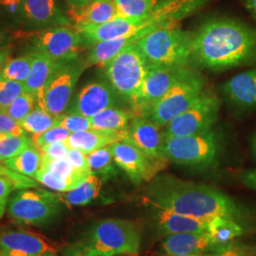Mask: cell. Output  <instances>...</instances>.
I'll list each match as a JSON object with an SVG mask.
<instances>
[{
  "mask_svg": "<svg viewBox=\"0 0 256 256\" xmlns=\"http://www.w3.org/2000/svg\"><path fill=\"white\" fill-rule=\"evenodd\" d=\"M146 198L153 207L203 220L216 216L247 226L252 218L246 206L220 189L183 180L172 174H160L146 187Z\"/></svg>",
  "mask_w": 256,
  "mask_h": 256,
  "instance_id": "6da1fadb",
  "label": "cell"
},
{
  "mask_svg": "<svg viewBox=\"0 0 256 256\" xmlns=\"http://www.w3.org/2000/svg\"><path fill=\"white\" fill-rule=\"evenodd\" d=\"M192 60L212 70L256 63V28L232 18L207 21L194 34Z\"/></svg>",
  "mask_w": 256,
  "mask_h": 256,
  "instance_id": "7a4b0ae2",
  "label": "cell"
},
{
  "mask_svg": "<svg viewBox=\"0 0 256 256\" xmlns=\"http://www.w3.org/2000/svg\"><path fill=\"white\" fill-rule=\"evenodd\" d=\"M140 248V234L133 221L108 218L92 226L80 250L90 256H136Z\"/></svg>",
  "mask_w": 256,
  "mask_h": 256,
  "instance_id": "3957f363",
  "label": "cell"
},
{
  "mask_svg": "<svg viewBox=\"0 0 256 256\" xmlns=\"http://www.w3.org/2000/svg\"><path fill=\"white\" fill-rule=\"evenodd\" d=\"M192 32L173 26L151 32L135 43L148 64L187 66L192 60Z\"/></svg>",
  "mask_w": 256,
  "mask_h": 256,
  "instance_id": "277c9868",
  "label": "cell"
},
{
  "mask_svg": "<svg viewBox=\"0 0 256 256\" xmlns=\"http://www.w3.org/2000/svg\"><path fill=\"white\" fill-rule=\"evenodd\" d=\"M59 194L42 189H21L10 196L7 210L18 224L45 226L57 220L62 212Z\"/></svg>",
  "mask_w": 256,
  "mask_h": 256,
  "instance_id": "5b68a950",
  "label": "cell"
},
{
  "mask_svg": "<svg viewBox=\"0 0 256 256\" xmlns=\"http://www.w3.org/2000/svg\"><path fill=\"white\" fill-rule=\"evenodd\" d=\"M86 68V61L79 55L56 61L38 106L54 116L64 114L74 95L76 84Z\"/></svg>",
  "mask_w": 256,
  "mask_h": 256,
  "instance_id": "8992f818",
  "label": "cell"
},
{
  "mask_svg": "<svg viewBox=\"0 0 256 256\" xmlns=\"http://www.w3.org/2000/svg\"><path fill=\"white\" fill-rule=\"evenodd\" d=\"M147 68L146 57L134 42L124 46L104 70L114 90L132 104L142 84Z\"/></svg>",
  "mask_w": 256,
  "mask_h": 256,
  "instance_id": "52a82bcc",
  "label": "cell"
},
{
  "mask_svg": "<svg viewBox=\"0 0 256 256\" xmlns=\"http://www.w3.org/2000/svg\"><path fill=\"white\" fill-rule=\"evenodd\" d=\"M220 149V138L212 129L202 134L164 137L165 158L176 164L207 167L216 160Z\"/></svg>",
  "mask_w": 256,
  "mask_h": 256,
  "instance_id": "ba28073f",
  "label": "cell"
},
{
  "mask_svg": "<svg viewBox=\"0 0 256 256\" xmlns=\"http://www.w3.org/2000/svg\"><path fill=\"white\" fill-rule=\"evenodd\" d=\"M204 79L192 72L174 86L144 116L160 128L191 108L205 92Z\"/></svg>",
  "mask_w": 256,
  "mask_h": 256,
  "instance_id": "9c48e42d",
  "label": "cell"
},
{
  "mask_svg": "<svg viewBox=\"0 0 256 256\" xmlns=\"http://www.w3.org/2000/svg\"><path fill=\"white\" fill-rule=\"evenodd\" d=\"M192 72L187 66L148 64L142 84L131 104L136 115L144 116L174 86Z\"/></svg>",
  "mask_w": 256,
  "mask_h": 256,
  "instance_id": "30bf717a",
  "label": "cell"
},
{
  "mask_svg": "<svg viewBox=\"0 0 256 256\" xmlns=\"http://www.w3.org/2000/svg\"><path fill=\"white\" fill-rule=\"evenodd\" d=\"M220 101L212 93L204 92L202 97L180 116L167 124L164 137L202 134L209 131L218 118Z\"/></svg>",
  "mask_w": 256,
  "mask_h": 256,
  "instance_id": "8fae6325",
  "label": "cell"
},
{
  "mask_svg": "<svg viewBox=\"0 0 256 256\" xmlns=\"http://www.w3.org/2000/svg\"><path fill=\"white\" fill-rule=\"evenodd\" d=\"M32 50L48 55L56 61L79 55L84 46L80 32L74 26H57L30 30Z\"/></svg>",
  "mask_w": 256,
  "mask_h": 256,
  "instance_id": "7c38bea8",
  "label": "cell"
},
{
  "mask_svg": "<svg viewBox=\"0 0 256 256\" xmlns=\"http://www.w3.org/2000/svg\"><path fill=\"white\" fill-rule=\"evenodd\" d=\"M110 146L115 164L136 186L151 182L166 162L147 156L124 140L113 142Z\"/></svg>",
  "mask_w": 256,
  "mask_h": 256,
  "instance_id": "4fadbf2b",
  "label": "cell"
},
{
  "mask_svg": "<svg viewBox=\"0 0 256 256\" xmlns=\"http://www.w3.org/2000/svg\"><path fill=\"white\" fill-rule=\"evenodd\" d=\"M90 174L75 169L66 158L52 160L42 156L41 167L34 180L50 189L66 192L80 186Z\"/></svg>",
  "mask_w": 256,
  "mask_h": 256,
  "instance_id": "5bb4252c",
  "label": "cell"
},
{
  "mask_svg": "<svg viewBox=\"0 0 256 256\" xmlns=\"http://www.w3.org/2000/svg\"><path fill=\"white\" fill-rule=\"evenodd\" d=\"M21 25L30 30L57 26H72L57 0H23Z\"/></svg>",
  "mask_w": 256,
  "mask_h": 256,
  "instance_id": "9a60e30c",
  "label": "cell"
},
{
  "mask_svg": "<svg viewBox=\"0 0 256 256\" xmlns=\"http://www.w3.org/2000/svg\"><path fill=\"white\" fill-rule=\"evenodd\" d=\"M124 140L133 144L147 156L165 160L164 137L160 126L142 115L131 120Z\"/></svg>",
  "mask_w": 256,
  "mask_h": 256,
  "instance_id": "2e32d148",
  "label": "cell"
},
{
  "mask_svg": "<svg viewBox=\"0 0 256 256\" xmlns=\"http://www.w3.org/2000/svg\"><path fill=\"white\" fill-rule=\"evenodd\" d=\"M117 95L110 84L90 82L78 92L68 112L92 118L102 110L116 106Z\"/></svg>",
  "mask_w": 256,
  "mask_h": 256,
  "instance_id": "e0dca14e",
  "label": "cell"
},
{
  "mask_svg": "<svg viewBox=\"0 0 256 256\" xmlns=\"http://www.w3.org/2000/svg\"><path fill=\"white\" fill-rule=\"evenodd\" d=\"M221 90L234 110L239 112L256 110V68L232 76Z\"/></svg>",
  "mask_w": 256,
  "mask_h": 256,
  "instance_id": "ac0fdd59",
  "label": "cell"
},
{
  "mask_svg": "<svg viewBox=\"0 0 256 256\" xmlns=\"http://www.w3.org/2000/svg\"><path fill=\"white\" fill-rule=\"evenodd\" d=\"M221 247L210 232H183L166 236L162 248L166 256L214 252Z\"/></svg>",
  "mask_w": 256,
  "mask_h": 256,
  "instance_id": "d6986e66",
  "label": "cell"
},
{
  "mask_svg": "<svg viewBox=\"0 0 256 256\" xmlns=\"http://www.w3.org/2000/svg\"><path fill=\"white\" fill-rule=\"evenodd\" d=\"M50 245L44 239L26 230H10L0 234V250L3 256H39Z\"/></svg>",
  "mask_w": 256,
  "mask_h": 256,
  "instance_id": "ffe728a7",
  "label": "cell"
},
{
  "mask_svg": "<svg viewBox=\"0 0 256 256\" xmlns=\"http://www.w3.org/2000/svg\"><path fill=\"white\" fill-rule=\"evenodd\" d=\"M155 208L156 224L165 236L183 232H209L210 220L183 216L170 210Z\"/></svg>",
  "mask_w": 256,
  "mask_h": 256,
  "instance_id": "44dd1931",
  "label": "cell"
},
{
  "mask_svg": "<svg viewBox=\"0 0 256 256\" xmlns=\"http://www.w3.org/2000/svg\"><path fill=\"white\" fill-rule=\"evenodd\" d=\"M74 27L100 25L119 18L114 0H93L86 5L66 12Z\"/></svg>",
  "mask_w": 256,
  "mask_h": 256,
  "instance_id": "7402d4cb",
  "label": "cell"
},
{
  "mask_svg": "<svg viewBox=\"0 0 256 256\" xmlns=\"http://www.w3.org/2000/svg\"><path fill=\"white\" fill-rule=\"evenodd\" d=\"M126 132H110L96 129H90L81 132L72 133L64 142L70 148L77 149L88 155L92 152L108 146L111 144L122 140L126 138Z\"/></svg>",
  "mask_w": 256,
  "mask_h": 256,
  "instance_id": "603a6c76",
  "label": "cell"
},
{
  "mask_svg": "<svg viewBox=\"0 0 256 256\" xmlns=\"http://www.w3.org/2000/svg\"><path fill=\"white\" fill-rule=\"evenodd\" d=\"M34 56L30 72L28 76L27 80L24 82L25 90L36 98L37 106H40L44 88L52 72L56 60L48 55L30 52Z\"/></svg>",
  "mask_w": 256,
  "mask_h": 256,
  "instance_id": "cb8c5ba5",
  "label": "cell"
},
{
  "mask_svg": "<svg viewBox=\"0 0 256 256\" xmlns=\"http://www.w3.org/2000/svg\"><path fill=\"white\" fill-rule=\"evenodd\" d=\"M137 37H120L117 39L102 41L90 46L88 54L86 58V66H98L104 68L122 50L124 46L137 42Z\"/></svg>",
  "mask_w": 256,
  "mask_h": 256,
  "instance_id": "d4e9b609",
  "label": "cell"
},
{
  "mask_svg": "<svg viewBox=\"0 0 256 256\" xmlns=\"http://www.w3.org/2000/svg\"><path fill=\"white\" fill-rule=\"evenodd\" d=\"M135 115L132 112L120 110L116 106L110 108L90 118L92 128L102 131L126 132Z\"/></svg>",
  "mask_w": 256,
  "mask_h": 256,
  "instance_id": "484cf974",
  "label": "cell"
},
{
  "mask_svg": "<svg viewBox=\"0 0 256 256\" xmlns=\"http://www.w3.org/2000/svg\"><path fill=\"white\" fill-rule=\"evenodd\" d=\"M1 164L14 172L34 178L41 167L42 155L38 147L34 144L19 153L18 155L3 160Z\"/></svg>",
  "mask_w": 256,
  "mask_h": 256,
  "instance_id": "4316f807",
  "label": "cell"
},
{
  "mask_svg": "<svg viewBox=\"0 0 256 256\" xmlns=\"http://www.w3.org/2000/svg\"><path fill=\"white\" fill-rule=\"evenodd\" d=\"M102 182L96 174H92L84 182L63 194H59L61 200L72 206H84L95 200L101 192Z\"/></svg>",
  "mask_w": 256,
  "mask_h": 256,
  "instance_id": "83f0119b",
  "label": "cell"
},
{
  "mask_svg": "<svg viewBox=\"0 0 256 256\" xmlns=\"http://www.w3.org/2000/svg\"><path fill=\"white\" fill-rule=\"evenodd\" d=\"M209 232L220 246H222L244 236L246 226L234 220L216 216L210 220Z\"/></svg>",
  "mask_w": 256,
  "mask_h": 256,
  "instance_id": "f1b7e54d",
  "label": "cell"
},
{
  "mask_svg": "<svg viewBox=\"0 0 256 256\" xmlns=\"http://www.w3.org/2000/svg\"><path fill=\"white\" fill-rule=\"evenodd\" d=\"M88 158L92 174L100 178L102 182L108 180L118 174L117 164L114 162L110 146L88 154Z\"/></svg>",
  "mask_w": 256,
  "mask_h": 256,
  "instance_id": "f546056e",
  "label": "cell"
},
{
  "mask_svg": "<svg viewBox=\"0 0 256 256\" xmlns=\"http://www.w3.org/2000/svg\"><path fill=\"white\" fill-rule=\"evenodd\" d=\"M59 116H54L46 110L36 106L30 114L19 122V124L32 137H36L48 129L54 128L58 122Z\"/></svg>",
  "mask_w": 256,
  "mask_h": 256,
  "instance_id": "4dcf8cb0",
  "label": "cell"
},
{
  "mask_svg": "<svg viewBox=\"0 0 256 256\" xmlns=\"http://www.w3.org/2000/svg\"><path fill=\"white\" fill-rule=\"evenodd\" d=\"M34 56L30 52L28 54L10 59L0 72V78L16 82H25L30 72Z\"/></svg>",
  "mask_w": 256,
  "mask_h": 256,
  "instance_id": "1f68e13d",
  "label": "cell"
},
{
  "mask_svg": "<svg viewBox=\"0 0 256 256\" xmlns=\"http://www.w3.org/2000/svg\"><path fill=\"white\" fill-rule=\"evenodd\" d=\"M122 18H138L147 16L158 0H114Z\"/></svg>",
  "mask_w": 256,
  "mask_h": 256,
  "instance_id": "d6a6232c",
  "label": "cell"
},
{
  "mask_svg": "<svg viewBox=\"0 0 256 256\" xmlns=\"http://www.w3.org/2000/svg\"><path fill=\"white\" fill-rule=\"evenodd\" d=\"M32 144L34 142L27 135L14 136L0 133V162L18 155Z\"/></svg>",
  "mask_w": 256,
  "mask_h": 256,
  "instance_id": "836d02e7",
  "label": "cell"
},
{
  "mask_svg": "<svg viewBox=\"0 0 256 256\" xmlns=\"http://www.w3.org/2000/svg\"><path fill=\"white\" fill-rule=\"evenodd\" d=\"M37 106L36 98L34 95L24 92L12 102L6 110H1L9 114L10 117L20 122L30 114Z\"/></svg>",
  "mask_w": 256,
  "mask_h": 256,
  "instance_id": "e575fe53",
  "label": "cell"
},
{
  "mask_svg": "<svg viewBox=\"0 0 256 256\" xmlns=\"http://www.w3.org/2000/svg\"><path fill=\"white\" fill-rule=\"evenodd\" d=\"M25 90L24 82L0 78V110H6Z\"/></svg>",
  "mask_w": 256,
  "mask_h": 256,
  "instance_id": "d590c367",
  "label": "cell"
},
{
  "mask_svg": "<svg viewBox=\"0 0 256 256\" xmlns=\"http://www.w3.org/2000/svg\"><path fill=\"white\" fill-rule=\"evenodd\" d=\"M56 126H61L68 130L70 133H76L93 129L90 118L84 117L77 113H68L62 114L58 118V122Z\"/></svg>",
  "mask_w": 256,
  "mask_h": 256,
  "instance_id": "8d00e7d4",
  "label": "cell"
},
{
  "mask_svg": "<svg viewBox=\"0 0 256 256\" xmlns=\"http://www.w3.org/2000/svg\"><path fill=\"white\" fill-rule=\"evenodd\" d=\"M212 256H256V245L234 240L216 250Z\"/></svg>",
  "mask_w": 256,
  "mask_h": 256,
  "instance_id": "74e56055",
  "label": "cell"
},
{
  "mask_svg": "<svg viewBox=\"0 0 256 256\" xmlns=\"http://www.w3.org/2000/svg\"><path fill=\"white\" fill-rule=\"evenodd\" d=\"M70 132L66 130V128L61 126H54V128L48 129L46 132L42 133L41 135L36 137H32V142L36 144V146L41 147L50 144H54L59 142H64L68 140V138L70 136Z\"/></svg>",
  "mask_w": 256,
  "mask_h": 256,
  "instance_id": "f35d334b",
  "label": "cell"
},
{
  "mask_svg": "<svg viewBox=\"0 0 256 256\" xmlns=\"http://www.w3.org/2000/svg\"><path fill=\"white\" fill-rule=\"evenodd\" d=\"M23 0H0V10L16 25H21Z\"/></svg>",
  "mask_w": 256,
  "mask_h": 256,
  "instance_id": "ab89813d",
  "label": "cell"
},
{
  "mask_svg": "<svg viewBox=\"0 0 256 256\" xmlns=\"http://www.w3.org/2000/svg\"><path fill=\"white\" fill-rule=\"evenodd\" d=\"M0 176H5L10 178L16 184V190L38 187V182L30 178L27 176L14 172L2 164H0Z\"/></svg>",
  "mask_w": 256,
  "mask_h": 256,
  "instance_id": "60d3db41",
  "label": "cell"
},
{
  "mask_svg": "<svg viewBox=\"0 0 256 256\" xmlns=\"http://www.w3.org/2000/svg\"><path fill=\"white\" fill-rule=\"evenodd\" d=\"M0 133H5L14 136H24L27 132L19 124L16 120L10 117L4 111L0 110Z\"/></svg>",
  "mask_w": 256,
  "mask_h": 256,
  "instance_id": "b9f144b4",
  "label": "cell"
},
{
  "mask_svg": "<svg viewBox=\"0 0 256 256\" xmlns=\"http://www.w3.org/2000/svg\"><path fill=\"white\" fill-rule=\"evenodd\" d=\"M14 190H16L14 182L8 176H0V220L7 210L10 196Z\"/></svg>",
  "mask_w": 256,
  "mask_h": 256,
  "instance_id": "7bdbcfd3",
  "label": "cell"
},
{
  "mask_svg": "<svg viewBox=\"0 0 256 256\" xmlns=\"http://www.w3.org/2000/svg\"><path fill=\"white\" fill-rule=\"evenodd\" d=\"M42 156H45L52 160H59L66 158L70 151V147L66 146L64 142H59L54 144H50L38 148Z\"/></svg>",
  "mask_w": 256,
  "mask_h": 256,
  "instance_id": "ee69618b",
  "label": "cell"
},
{
  "mask_svg": "<svg viewBox=\"0 0 256 256\" xmlns=\"http://www.w3.org/2000/svg\"><path fill=\"white\" fill-rule=\"evenodd\" d=\"M66 158L70 160V162L72 164L74 165V168L77 169L78 171L88 173V174H92L86 154L82 153L77 149L70 148V151L66 155Z\"/></svg>",
  "mask_w": 256,
  "mask_h": 256,
  "instance_id": "f6af8a7d",
  "label": "cell"
},
{
  "mask_svg": "<svg viewBox=\"0 0 256 256\" xmlns=\"http://www.w3.org/2000/svg\"><path fill=\"white\" fill-rule=\"evenodd\" d=\"M239 180L245 187L256 192V168L243 171L239 174Z\"/></svg>",
  "mask_w": 256,
  "mask_h": 256,
  "instance_id": "bcb514c9",
  "label": "cell"
},
{
  "mask_svg": "<svg viewBox=\"0 0 256 256\" xmlns=\"http://www.w3.org/2000/svg\"><path fill=\"white\" fill-rule=\"evenodd\" d=\"M12 56V48L10 45L0 46V72L3 70L4 66L7 64Z\"/></svg>",
  "mask_w": 256,
  "mask_h": 256,
  "instance_id": "7dc6e473",
  "label": "cell"
},
{
  "mask_svg": "<svg viewBox=\"0 0 256 256\" xmlns=\"http://www.w3.org/2000/svg\"><path fill=\"white\" fill-rule=\"evenodd\" d=\"M93 0H66V5L68 6L70 9H76V8H80L84 5H86L88 3L92 2Z\"/></svg>",
  "mask_w": 256,
  "mask_h": 256,
  "instance_id": "c3c4849f",
  "label": "cell"
},
{
  "mask_svg": "<svg viewBox=\"0 0 256 256\" xmlns=\"http://www.w3.org/2000/svg\"><path fill=\"white\" fill-rule=\"evenodd\" d=\"M243 4L256 21V0H243Z\"/></svg>",
  "mask_w": 256,
  "mask_h": 256,
  "instance_id": "681fc988",
  "label": "cell"
},
{
  "mask_svg": "<svg viewBox=\"0 0 256 256\" xmlns=\"http://www.w3.org/2000/svg\"><path fill=\"white\" fill-rule=\"evenodd\" d=\"M10 40V36L9 32L6 30L0 28V46L9 45Z\"/></svg>",
  "mask_w": 256,
  "mask_h": 256,
  "instance_id": "f907efd6",
  "label": "cell"
},
{
  "mask_svg": "<svg viewBox=\"0 0 256 256\" xmlns=\"http://www.w3.org/2000/svg\"><path fill=\"white\" fill-rule=\"evenodd\" d=\"M250 149H252V153L256 158V131L254 134L252 135V138L250 140Z\"/></svg>",
  "mask_w": 256,
  "mask_h": 256,
  "instance_id": "816d5d0a",
  "label": "cell"
},
{
  "mask_svg": "<svg viewBox=\"0 0 256 256\" xmlns=\"http://www.w3.org/2000/svg\"><path fill=\"white\" fill-rule=\"evenodd\" d=\"M214 252H200V254H174V256H212Z\"/></svg>",
  "mask_w": 256,
  "mask_h": 256,
  "instance_id": "f5cc1de1",
  "label": "cell"
},
{
  "mask_svg": "<svg viewBox=\"0 0 256 256\" xmlns=\"http://www.w3.org/2000/svg\"><path fill=\"white\" fill-rule=\"evenodd\" d=\"M66 256H88L86 254H84V252H82L80 248H76L75 250H74L72 252H70V254Z\"/></svg>",
  "mask_w": 256,
  "mask_h": 256,
  "instance_id": "db71d44e",
  "label": "cell"
},
{
  "mask_svg": "<svg viewBox=\"0 0 256 256\" xmlns=\"http://www.w3.org/2000/svg\"><path fill=\"white\" fill-rule=\"evenodd\" d=\"M56 256V254H55L54 252V250H46L45 252H43L41 256Z\"/></svg>",
  "mask_w": 256,
  "mask_h": 256,
  "instance_id": "11a10c76",
  "label": "cell"
},
{
  "mask_svg": "<svg viewBox=\"0 0 256 256\" xmlns=\"http://www.w3.org/2000/svg\"><path fill=\"white\" fill-rule=\"evenodd\" d=\"M0 256H3V254H2V252H1V250H0Z\"/></svg>",
  "mask_w": 256,
  "mask_h": 256,
  "instance_id": "9f6ffc18",
  "label": "cell"
}]
</instances>
